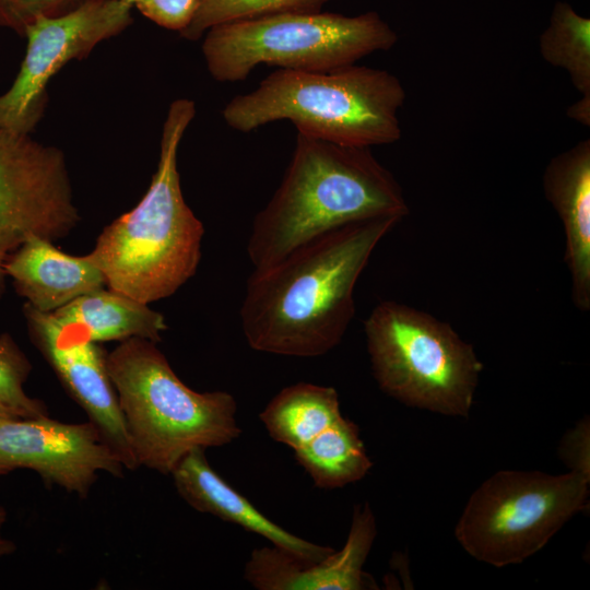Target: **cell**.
Returning <instances> with one entry per match:
<instances>
[{"label":"cell","mask_w":590,"mask_h":590,"mask_svg":"<svg viewBox=\"0 0 590 590\" xmlns=\"http://www.w3.org/2000/svg\"><path fill=\"white\" fill-rule=\"evenodd\" d=\"M400 221L389 216L353 222L253 269L239 311L249 346L293 357H316L334 349L354 317L361 274Z\"/></svg>","instance_id":"6da1fadb"},{"label":"cell","mask_w":590,"mask_h":590,"mask_svg":"<svg viewBox=\"0 0 590 590\" xmlns=\"http://www.w3.org/2000/svg\"><path fill=\"white\" fill-rule=\"evenodd\" d=\"M408 213L400 185L370 148L297 133L279 188L253 219L247 255L261 269L334 228Z\"/></svg>","instance_id":"7a4b0ae2"},{"label":"cell","mask_w":590,"mask_h":590,"mask_svg":"<svg viewBox=\"0 0 590 590\" xmlns=\"http://www.w3.org/2000/svg\"><path fill=\"white\" fill-rule=\"evenodd\" d=\"M194 115L193 101L170 103L148 191L102 231L86 255L106 286L148 305L176 293L201 259L204 227L184 199L177 168L178 148Z\"/></svg>","instance_id":"3957f363"},{"label":"cell","mask_w":590,"mask_h":590,"mask_svg":"<svg viewBox=\"0 0 590 590\" xmlns=\"http://www.w3.org/2000/svg\"><path fill=\"white\" fill-rule=\"evenodd\" d=\"M401 81L382 69L351 64L328 71L279 69L222 110L227 126L250 132L290 120L297 133L341 145L370 148L401 139Z\"/></svg>","instance_id":"277c9868"},{"label":"cell","mask_w":590,"mask_h":590,"mask_svg":"<svg viewBox=\"0 0 590 590\" xmlns=\"http://www.w3.org/2000/svg\"><path fill=\"white\" fill-rule=\"evenodd\" d=\"M107 369L139 467L170 474L191 450L226 446L241 434L235 398L189 388L155 342L121 341L107 354Z\"/></svg>","instance_id":"5b68a950"},{"label":"cell","mask_w":590,"mask_h":590,"mask_svg":"<svg viewBox=\"0 0 590 590\" xmlns=\"http://www.w3.org/2000/svg\"><path fill=\"white\" fill-rule=\"evenodd\" d=\"M364 332L373 375L386 394L434 413L469 415L483 364L449 323L385 300L364 321Z\"/></svg>","instance_id":"8992f818"},{"label":"cell","mask_w":590,"mask_h":590,"mask_svg":"<svg viewBox=\"0 0 590 590\" xmlns=\"http://www.w3.org/2000/svg\"><path fill=\"white\" fill-rule=\"evenodd\" d=\"M396 32L376 12L280 13L210 28L202 54L219 82L245 80L259 64L295 71H328L391 49Z\"/></svg>","instance_id":"52a82bcc"},{"label":"cell","mask_w":590,"mask_h":590,"mask_svg":"<svg viewBox=\"0 0 590 590\" xmlns=\"http://www.w3.org/2000/svg\"><path fill=\"white\" fill-rule=\"evenodd\" d=\"M589 484L574 472H495L470 496L455 536L480 562L498 568L522 563L588 507Z\"/></svg>","instance_id":"ba28073f"},{"label":"cell","mask_w":590,"mask_h":590,"mask_svg":"<svg viewBox=\"0 0 590 590\" xmlns=\"http://www.w3.org/2000/svg\"><path fill=\"white\" fill-rule=\"evenodd\" d=\"M79 221L64 154L27 133L0 128V299L8 257L30 236L54 241Z\"/></svg>","instance_id":"9c48e42d"},{"label":"cell","mask_w":590,"mask_h":590,"mask_svg":"<svg viewBox=\"0 0 590 590\" xmlns=\"http://www.w3.org/2000/svg\"><path fill=\"white\" fill-rule=\"evenodd\" d=\"M131 22V5L120 0H83L68 12L36 17L23 34L27 45L20 71L0 94V128L31 134L43 116L50 79Z\"/></svg>","instance_id":"30bf717a"},{"label":"cell","mask_w":590,"mask_h":590,"mask_svg":"<svg viewBox=\"0 0 590 590\" xmlns=\"http://www.w3.org/2000/svg\"><path fill=\"white\" fill-rule=\"evenodd\" d=\"M17 469L85 498L99 472L121 477L125 467L90 421L69 424L48 415L0 421V475Z\"/></svg>","instance_id":"8fae6325"},{"label":"cell","mask_w":590,"mask_h":590,"mask_svg":"<svg viewBox=\"0 0 590 590\" xmlns=\"http://www.w3.org/2000/svg\"><path fill=\"white\" fill-rule=\"evenodd\" d=\"M31 341L68 394L86 413L125 469L139 468L118 398L107 369V353L98 343L62 330L51 312L23 306Z\"/></svg>","instance_id":"7c38bea8"},{"label":"cell","mask_w":590,"mask_h":590,"mask_svg":"<svg viewBox=\"0 0 590 590\" xmlns=\"http://www.w3.org/2000/svg\"><path fill=\"white\" fill-rule=\"evenodd\" d=\"M377 535L376 518L368 503L354 507L343 547L319 562H306L275 546L251 552L244 578L259 590L376 589L363 567Z\"/></svg>","instance_id":"4fadbf2b"},{"label":"cell","mask_w":590,"mask_h":590,"mask_svg":"<svg viewBox=\"0 0 590 590\" xmlns=\"http://www.w3.org/2000/svg\"><path fill=\"white\" fill-rule=\"evenodd\" d=\"M170 475L178 494L193 509L235 523L303 560L319 562L334 551L286 531L261 514L210 465L205 449L188 452Z\"/></svg>","instance_id":"5bb4252c"},{"label":"cell","mask_w":590,"mask_h":590,"mask_svg":"<svg viewBox=\"0 0 590 590\" xmlns=\"http://www.w3.org/2000/svg\"><path fill=\"white\" fill-rule=\"evenodd\" d=\"M545 198L560 219L571 298L581 311L590 309V140L555 155L545 167Z\"/></svg>","instance_id":"9a60e30c"},{"label":"cell","mask_w":590,"mask_h":590,"mask_svg":"<svg viewBox=\"0 0 590 590\" xmlns=\"http://www.w3.org/2000/svg\"><path fill=\"white\" fill-rule=\"evenodd\" d=\"M52 240L32 235L4 263L16 293L36 310L54 312L73 299L106 286L101 270L85 256H71Z\"/></svg>","instance_id":"2e32d148"},{"label":"cell","mask_w":590,"mask_h":590,"mask_svg":"<svg viewBox=\"0 0 590 590\" xmlns=\"http://www.w3.org/2000/svg\"><path fill=\"white\" fill-rule=\"evenodd\" d=\"M51 314L67 333L96 343L131 338L157 343L167 330L161 312L110 288L82 295Z\"/></svg>","instance_id":"e0dca14e"},{"label":"cell","mask_w":590,"mask_h":590,"mask_svg":"<svg viewBox=\"0 0 590 590\" xmlns=\"http://www.w3.org/2000/svg\"><path fill=\"white\" fill-rule=\"evenodd\" d=\"M341 416L337 390L309 382L283 388L259 415L270 437L293 451L305 446Z\"/></svg>","instance_id":"ac0fdd59"},{"label":"cell","mask_w":590,"mask_h":590,"mask_svg":"<svg viewBox=\"0 0 590 590\" xmlns=\"http://www.w3.org/2000/svg\"><path fill=\"white\" fill-rule=\"evenodd\" d=\"M294 458L322 489L355 483L373 467L357 425L344 416L295 450Z\"/></svg>","instance_id":"d6986e66"},{"label":"cell","mask_w":590,"mask_h":590,"mask_svg":"<svg viewBox=\"0 0 590 590\" xmlns=\"http://www.w3.org/2000/svg\"><path fill=\"white\" fill-rule=\"evenodd\" d=\"M541 57L567 72L581 98L590 99V20L564 2L555 4L539 39Z\"/></svg>","instance_id":"ffe728a7"},{"label":"cell","mask_w":590,"mask_h":590,"mask_svg":"<svg viewBox=\"0 0 590 590\" xmlns=\"http://www.w3.org/2000/svg\"><path fill=\"white\" fill-rule=\"evenodd\" d=\"M328 1L330 0H198L192 20L180 35L196 40L216 25L280 13L319 12Z\"/></svg>","instance_id":"44dd1931"},{"label":"cell","mask_w":590,"mask_h":590,"mask_svg":"<svg viewBox=\"0 0 590 590\" xmlns=\"http://www.w3.org/2000/svg\"><path fill=\"white\" fill-rule=\"evenodd\" d=\"M31 371L32 364L15 340L7 332L0 334V400L22 417L48 416L45 403L24 390Z\"/></svg>","instance_id":"7402d4cb"},{"label":"cell","mask_w":590,"mask_h":590,"mask_svg":"<svg viewBox=\"0 0 590 590\" xmlns=\"http://www.w3.org/2000/svg\"><path fill=\"white\" fill-rule=\"evenodd\" d=\"M83 0H0V27L24 34L28 24L40 15H58Z\"/></svg>","instance_id":"603a6c76"},{"label":"cell","mask_w":590,"mask_h":590,"mask_svg":"<svg viewBox=\"0 0 590 590\" xmlns=\"http://www.w3.org/2000/svg\"><path fill=\"white\" fill-rule=\"evenodd\" d=\"M135 7L162 27L182 32L191 22L198 0H120Z\"/></svg>","instance_id":"cb8c5ba5"},{"label":"cell","mask_w":590,"mask_h":590,"mask_svg":"<svg viewBox=\"0 0 590 590\" xmlns=\"http://www.w3.org/2000/svg\"><path fill=\"white\" fill-rule=\"evenodd\" d=\"M558 457L574 472L590 480V420L581 418L566 432L558 445Z\"/></svg>","instance_id":"d4e9b609"},{"label":"cell","mask_w":590,"mask_h":590,"mask_svg":"<svg viewBox=\"0 0 590 590\" xmlns=\"http://www.w3.org/2000/svg\"><path fill=\"white\" fill-rule=\"evenodd\" d=\"M567 116L579 123L590 126V99L581 98L567 108Z\"/></svg>","instance_id":"484cf974"},{"label":"cell","mask_w":590,"mask_h":590,"mask_svg":"<svg viewBox=\"0 0 590 590\" xmlns=\"http://www.w3.org/2000/svg\"><path fill=\"white\" fill-rule=\"evenodd\" d=\"M7 510L0 505V558L8 556L15 552L16 546L13 541L7 539L2 534L3 526L7 521Z\"/></svg>","instance_id":"4316f807"},{"label":"cell","mask_w":590,"mask_h":590,"mask_svg":"<svg viewBox=\"0 0 590 590\" xmlns=\"http://www.w3.org/2000/svg\"><path fill=\"white\" fill-rule=\"evenodd\" d=\"M15 417H22V416L17 412H15L12 408H10L9 405H7L4 402L0 400V421L15 418Z\"/></svg>","instance_id":"83f0119b"}]
</instances>
